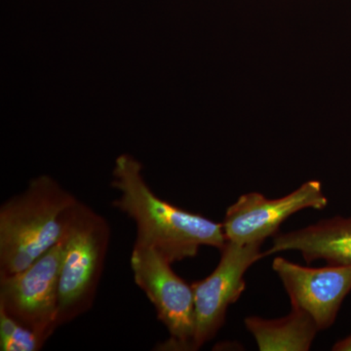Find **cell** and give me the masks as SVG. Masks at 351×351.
I'll list each match as a JSON object with an SVG mask.
<instances>
[{
    "mask_svg": "<svg viewBox=\"0 0 351 351\" xmlns=\"http://www.w3.org/2000/svg\"><path fill=\"white\" fill-rule=\"evenodd\" d=\"M112 186L119 193L112 206L135 223L134 245L154 249L172 265L195 257L203 246L221 250L228 241L223 223L158 197L145 181L142 164L131 154L115 159Z\"/></svg>",
    "mask_w": 351,
    "mask_h": 351,
    "instance_id": "6da1fadb",
    "label": "cell"
},
{
    "mask_svg": "<svg viewBox=\"0 0 351 351\" xmlns=\"http://www.w3.org/2000/svg\"><path fill=\"white\" fill-rule=\"evenodd\" d=\"M77 198L48 175L0 206V277L27 269L60 241L66 210Z\"/></svg>",
    "mask_w": 351,
    "mask_h": 351,
    "instance_id": "7a4b0ae2",
    "label": "cell"
},
{
    "mask_svg": "<svg viewBox=\"0 0 351 351\" xmlns=\"http://www.w3.org/2000/svg\"><path fill=\"white\" fill-rule=\"evenodd\" d=\"M63 261L59 278V327L93 306L110 240L108 219L80 200L64 219Z\"/></svg>",
    "mask_w": 351,
    "mask_h": 351,
    "instance_id": "3957f363",
    "label": "cell"
},
{
    "mask_svg": "<svg viewBox=\"0 0 351 351\" xmlns=\"http://www.w3.org/2000/svg\"><path fill=\"white\" fill-rule=\"evenodd\" d=\"M130 265L136 285L156 308L170 338L161 350H193L195 332V294L172 269V263L149 247L134 245Z\"/></svg>",
    "mask_w": 351,
    "mask_h": 351,
    "instance_id": "277c9868",
    "label": "cell"
},
{
    "mask_svg": "<svg viewBox=\"0 0 351 351\" xmlns=\"http://www.w3.org/2000/svg\"><path fill=\"white\" fill-rule=\"evenodd\" d=\"M62 240L27 269L0 277V309L49 339L59 328V278Z\"/></svg>",
    "mask_w": 351,
    "mask_h": 351,
    "instance_id": "5b68a950",
    "label": "cell"
},
{
    "mask_svg": "<svg viewBox=\"0 0 351 351\" xmlns=\"http://www.w3.org/2000/svg\"><path fill=\"white\" fill-rule=\"evenodd\" d=\"M262 245L226 241L216 269L191 284L195 294V332L193 350L211 341L225 324L228 307L239 301L246 289L244 276L254 263L265 257Z\"/></svg>",
    "mask_w": 351,
    "mask_h": 351,
    "instance_id": "8992f818",
    "label": "cell"
},
{
    "mask_svg": "<svg viewBox=\"0 0 351 351\" xmlns=\"http://www.w3.org/2000/svg\"><path fill=\"white\" fill-rule=\"evenodd\" d=\"M327 205L319 181L306 182L289 195L274 199L262 193H245L226 210L223 230L228 241L263 243L276 235L280 226L293 215L304 209H325Z\"/></svg>",
    "mask_w": 351,
    "mask_h": 351,
    "instance_id": "52a82bcc",
    "label": "cell"
},
{
    "mask_svg": "<svg viewBox=\"0 0 351 351\" xmlns=\"http://www.w3.org/2000/svg\"><path fill=\"white\" fill-rule=\"evenodd\" d=\"M291 304L308 313L319 331L332 326L351 291V265L304 267L282 257L272 262Z\"/></svg>",
    "mask_w": 351,
    "mask_h": 351,
    "instance_id": "ba28073f",
    "label": "cell"
},
{
    "mask_svg": "<svg viewBox=\"0 0 351 351\" xmlns=\"http://www.w3.org/2000/svg\"><path fill=\"white\" fill-rule=\"evenodd\" d=\"M265 256L280 252H300L307 263L325 260L328 265H351V217L321 219L317 223L274 235Z\"/></svg>",
    "mask_w": 351,
    "mask_h": 351,
    "instance_id": "9c48e42d",
    "label": "cell"
},
{
    "mask_svg": "<svg viewBox=\"0 0 351 351\" xmlns=\"http://www.w3.org/2000/svg\"><path fill=\"white\" fill-rule=\"evenodd\" d=\"M244 324L261 351H308L319 332L313 318L295 307L276 319L248 316Z\"/></svg>",
    "mask_w": 351,
    "mask_h": 351,
    "instance_id": "30bf717a",
    "label": "cell"
},
{
    "mask_svg": "<svg viewBox=\"0 0 351 351\" xmlns=\"http://www.w3.org/2000/svg\"><path fill=\"white\" fill-rule=\"evenodd\" d=\"M48 339L0 309V350L38 351Z\"/></svg>",
    "mask_w": 351,
    "mask_h": 351,
    "instance_id": "8fae6325",
    "label": "cell"
},
{
    "mask_svg": "<svg viewBox=\"0 0 351 351\" xmlns=\"http://www.w3.org/2000/svg\"><path fill=\"white\" fill-rule=\"evenodd\" d=\"M332 350L334 351H351V334L341 341H337L332 346Z\"/></svg>",
    "mask_w": 351,
    "mask_h": 351,
    "instance_id": "7c38bea8",
    "label": "cell"
}]
</instances>
